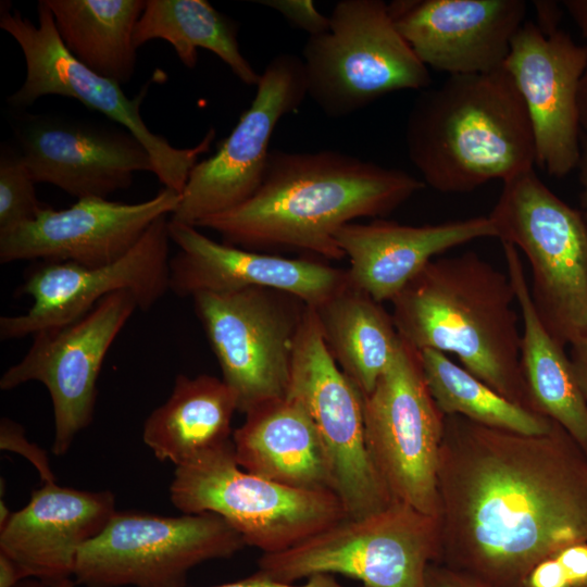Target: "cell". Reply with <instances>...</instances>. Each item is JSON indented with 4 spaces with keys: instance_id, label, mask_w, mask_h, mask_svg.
<instances>
[{
    "instance_id": "cell-1",
    "label": "cell",
    "mask_w": 587,
    "mask_h": 587,
    "mask_svg": "<svg viewBox=\"0 0 587 587\" xmlns=\"http://www.w3.org/2000/svg\"><path fill=\"white\" fill-rule=\"evenodd\" d=\"M438 494L439 563L499 587L587 542V455L555 422L526 435L445 415Z\"/></svg>"
},
{
    "instance_id": "cell-2",
    "label": "cell",
    "mask_w": 587,
    "mask_h": 587,
    "mask_svg": "<svg viewBox=\"0 0 587 587\" xmlns=\"http://www.w3.org/2000/svg\"><path fill=\"white\" fill-rule=\"evenodd\" d=\"M424 187L400 168L337 150H271L257 192L195 226L247 250L341 260L335 237L342 226L363 217L384 218Z\"/></svg>"
},
{
    "instance_id": "cell-3",
    "label": "cell",
    "mask_w": 587,
    "mask_h": 587,
    "mask_svg": "<svg viewBox=\"0 0 587 587\" xmlns=\"http://www.w3.org/2000/svg\"><path fill=\"white\" fill-rule=\"evenodd\" d=\"M514 303L508 273L466 251L429 261L391 300V315L399 336L419 351L454 354L499 395L537 412L522 370Z\"/></svg>"
},
{
    "instance_id": "cell-4",
    "label": "cell",
    "mask_w": 587,
    "mask_h": 587,
    "mask_svg": "<svg viewBox=\"0 0 587 587\" xmlns=\"http://www.w3.org/2000/svg\"><path fill=\"white\" fill-rule=\"evenodd\" d=\"M405 147L422 180L444 193L512 178L536 163L532 124L508 71L449 75L415 99Z\"/></svg>"
},
{
    "instance_id": "cell-5",
    "label": "cell",
    "mask_w": 587,
    "mask_h": 587,
    "mask_svg": "<svg viewBox=\"0 0 587 587\" xmlns=\"http://www.w3.org/2000/svg\"><path fill=\"white\" fill-rule=\"evenodd\" d=\"M497 238L521 251L532 271L530 296L563 348L587 335V223L534 168L503 182L488 215Z\"/></svg>"
},
{
    "instance_id": "cell-6",
    "label": "cell",
    "mask_w": 587,
    "mask_h": 587,
    "mask_svg": "<svg viewBox=\"0 0 587 587\" xmlns=\"http://www.w3.org/2000/svg\"><path fill=\"white\" fill-rule=\"evenodd\" d=\"M329 22L326 33L309 37L301 58L308 97L325 115L346 117L388 93L430 86L428 67L383 0H340Z\"/></svg>"
},
{
    "instance_id": "cell-7",
    "label": "cell",
    "mask_w": 587,
    "mask_h": 587,
    "mask_svg": "<svg viewBox=\"0 0 587 587\" xmlns=\"http://www.w3.org/2000/svg\"><path fill=\"white\" fill-rule=\"evenodd\" d=\"M170 499L184 514L222 516L263 553L290 549L348 517L330 490L291 488L241 469L233 439L176 466Z\"/></svg>"
},
{
    "instance_id": "cell-8",
    "label": "cell",
    "mask_w": 587,
    "mask_h": 587,
    "mask_svg": "<svg viewBox=\"0 0 587 587\" xmlns=\"http://www.w3.org/2000/svg\"><path fill=\"white\" fill-rule=\"evenodd\" d=\"M440 558L438 517L395 500L379 512L347 517L290 549L263 553L258 571L288 584L338 574L363 587H426V570Z\"/></svg>"
},
{
    "instance_id": "cell-9",
    "label": "cell",
    "mask_w": 587,
    "mask_h": 587,
    "mask_svg": "<svg viewBox=\"0 0 587 587\" xmlns=\"http://www.w3.org/2000/svg\"><path fill=\"white\" fill-rule=\"evenodd\" d=\"M37 17L35 24L1 3L0 27L17 42L26 63L24 83L8 102L14 108H26L49 95L78 100L132 133L148 150L159 182L182 195L200 155L210 150L215 129L210 128L193 147H174L151 132L140 114L150 82L135 98H128L120 84L89 70L66 50L43 0L37 4Z\"/></svg>"
},
{
    "instance_id": "cell-10",
    "label": "cell",
    "mask_w": 587,
    "mask_h": 587,
    "mask_svg": "<svg viewBox=\"0 0 587 587\" xmlns=\"http://www.w3.org/2000/svg\"><path fill=\"white\" fill-rule=\"evenodd\" d=\"M245 546L241 535L215 513L116 511L79 549L74 579L85 587H185L192 567L230 558Z\"/></svg>"
},
{
    "instance_id": "cell-11",
    "label": "cell",
    "mask_w": 587,
    "mask_h": 587,
    "mask_svg": "<svg viewBox=\"0 0 587 587\" xmlns=\"http://www.w3.org/2000/svg\"><path fill=\"white\" fill-rule=\"evenodd\" d=\"M365 444L394 500L438 517L445 414L433 399L420 352L400 337L376 386L363 395Z\"/></svg>"
},
{
    "instance_id": "cell-12",
    "label": "cell",
    "mask_w": 587,
    "mask_h": 587,
    "mask_svg": "<svg viewBox=\"0 0 587 587\" xmlns=\"http://www.w3.org/2000/svg\"><path fill=\"white\" fill-rule=\"evenodd\" d=\"M191 299L238 412L285 397L309 305L287 291L263 287L200 292Z\"/></svg>"
},
{
    "instance_id": "cell-13",
    "label": "cell",
    "mask_w": 587,
    "mask_h": 587,
    "mask_svg": "<svg viewBox=\"0 0 587 587\" xmlns=\"http://www.w3.org/2000/svg\"><path fill=\"white\" fill-rule=\"evenodd\" d=\"M287 394L310 413L348 519L379 512L395 501L366 448L363 395L329 354L312 307L296 338Z\"/></svg>"
},
{
    "instance_id": "cell-14",
    "label": "cell",
    "mask_w": 587,
    "mask_h": 587,
    "mask_svg": "<svg viewBox=\"0 0 587 587\" xmlns=\"http://www.w3.org/2000/svg\"><path fill=\"white\" fill-rule=\"evenodd\" d=\"M137 309L130 291L114 292L77 321L35 334L22 360L1 376V390L27 382L46 386L53 405L54 454H65L91 423L104 358Z\"/></svg>"
},
{
    "instance_id": "cell-15",
    "label": "cell",
    "mask_w": 587,
    "mask_h": 587,
    "mask_svg": "<svg viewBox=\"0 0 587 587\" xmlns=\"http://www.w3.org/2000/svg\"><path fill=\"white\" fill-rule=\"evenodd\" d=\"M307 96L302 59L292 53L275 55L261 73L257 93L233 132L213 155L191 170L171 220L195 226L250 199L263 182L277 123Z\"/></svg>"
},
{
    "instance_id": "cell-16",
    "label": "cell",
    "mask_w": 587,
    "mask_h": 587,
    "mask_svg": "<svg viewBox=\"0 0 587 587\" xmlns=\"http://www.w3.org/2000/svg\"><path fill=\"white\" fill-rule=\"evenodd\" d=\"M168 216L155 220L121 259L102 266L41 261L25 276L18 292L33 299L20 315L0 317V338L20 339L66 325L117 291H130L149 310L170 290Z\"/></svg>"
},
{
    "instance_id": "cell-17",
    "label": "cell",
    "mask_w": 587,
    "mask_h": 587,
    "mask_svg": "<svg viewBox=\"0 0 587 587\" xmlns=\"http://www.w3.org/2000/svg\"><path fill=\"white\" fill-rule=\"evenodd\" d=\"M180 195L163 188L139 203L78 199L71 207H45L32 221L0 233V262L40 260L102 266L124 257L151 224L172 215Z\"/></svg>"
},
{
    "instance_id": "cell-18",
    "label": "cell",
    "mask_w": 587,
    "mask_h": 587,
    "mask_svg": "<svg viewBox=\"0 0 587 587\" xmlns=\"http://www.w3.org/2000/svg\"><path fill=\"white\" fill-rule=\"evenodd\" d=\"M586 66V45L562 29L547 37L534 22L517 30L503 65L525 103L536 163L554 177L567 175L578 163V92Z\"/></svg>"
},
{
    "instance_id": "cell-19",
    "label": "cell",
    "mask_w": 587,
    "mask_h": 587,
    "mask_svg": "<svg viewBox=\"0 0 587 587\" xmlns=\"http://www.w3.org/2000/svg\"><path fill=\"white\" fill-rule=\"evenodd\" d=\"M16 136L36 184L54 185L77 200L108 199L129 188L135 173H154L148 150L127 129L29 115Z\"/></svg>"
},
{
    "instance_id": "cell-20",
    "label": "cell",
    "mask_w": 587,
    "mask_h": 587,
    "mask_svg": "<svg viewBox=\"0 0 587 587\" xmlns=\"http://www.w3.org/2000/svg\"><path fill=\"white\" fill-rule=\"evenodd\" d=\"M168 234L178 249L170 259L168 287L178 297L263 287L287 291L314 308L349 280L347 268L218 242L171 217Z\"/></svg>"
},
{
    "instance_id": "cell-21",
    "label": "cell",
    "mask_w": 587,
    "mask_h": 587,
    "mask_svg": "<svg viewBox=\"0 0 587 587\" xmlns=\"http://www.w3.org/2000/svg\"><path fill=\"white\" fill-rule=\"evenodd\" d=\"M402 37L426 65L449 75L503 67L524 24V0H403L388 4Z\"/></svg>"
},
{
    "instance_id": "cell-22",
    "label": "cell",
    "mask_w": 587,
    "mask_h": 587,
    "mask_svg": "<svg viewBox=\"0 0 587 587\" xmlns=\"http://www.w3.org/2000/svg\"><path fill=\"white\" fill-rule=\"evenodd\" d=\"M115 512L109 490H78L47 480L0 527V552L46 587H75L79 549L102 532Z\"/></svg>"
},
{
    "instance_id": "cell-23",
    "label": "cell",
    "mask_w": 587,
    "mask_h": 587,
    "mask_svg": "<svg viewBox=\"0 0 587 587\" xmlns=\"http://www.w3.org/2000/svg\"><path fill=\"white\" fill-rule=\"evenodd\" d=\"M497 238L489 216L448 221L421 226L374 218L352 222L336 234L349 260L353 285L376 301H390L437 255L480 238Z\"/></svg>"
},
{
    "instance_id": "cell-24",
    "label": "cell",
    "mask_w": 587,
    "mask_h": 587,
    "mask_svg": "<svg viewBox=\"0 0 587 587\" xmlns=\"http://www.w3.org/2000/svg\"><path fill=\"white\" fill-rule=\"evenodd\" d=\"M245 415L232 437L241 469L291 488L334 492L322 440L300 399L287 394Z\"/></svg>"
},
{
    "instance_id": "cell-25",
    "label": "cell",
    "mask_w": 587,
    "mask_h": 587,
    "mask_svg": "<svg viewBox=\"0 0 587 587\" xmlns=\"http://www.w3.org/2000/svg\"><path fill=\"white\" fill-rule=\"evenodd\" d=\"M522 322L521 364L535 410L560 425L587 455V400L570 357L541 323L520 251L501 242Z\"/></svg>"
},
{
    "instance_id": "cell-26",
    "label": "cell",
    "mask_w": 587,
    "mask_h": 587,
    "mask_svg": "<svg viewBox=\"0 0 587 587\" xmlns=\"http://www.w3.org/2000/svg\"><path fill=\"white\" fill-rule=\"evenodd\" d=\"M234 391L208 374L177 375L168 399L143 424V442L160 461L185 465L232 440Z\"/></svg>"
},
{
    "instance_id": "cell-27",
    "label": "cell",
    "mask_w": 587,
    "mask_h": 587,
    "mask_svg": "<svg viewBox=\"0 0 587 587\" xmlns=\"http://www.w3.org/2000/svg\"><path fill=\"white\" fill-rule=\"evenodd\" d=\"M313 310L329 354L362 395H369L400 344L391 313L350 278Z\"/></svg>"
},
{
    "instance_id": "cell-28",
    "label": "cell",
    "mask_w": 587,
    "mask_h": 587,
    "mask_svg": "<svg viewBox=\"0 0 587 587\" xmlns=\"http://www.w3.org/2000/svg\"><path fill=\"white\" fill-rule=\"evenodd\" d=\"M66 50L120 85L136 68L134 34L146 0H43Z\"/></svg>"
},
{
    "instance_id": "cell-29",
    "label": "cell",
    "mask_w": 587,
    "mask_h": 587,
    "mask_svg": "<svg viewBox=\"0 0 587 587\" xmlns=\"http://www.w3.org/2000/svg\"><path fill=\"white\" fill-rule=\"evenodd\" d=\"M238 26L207 0H146L134 42L138 49L150 40L168 42L188 68L198 63V49L218 57L248 86H258V74L240 51Z\"/></svg>"
},
{
    "instance_id": "cell-30",
    "label": "cell",
    "mask_w": 587,
    "mask_h": 587,
    "mask_svg": "<svg viewBox=\"0 0 587 587\" xmlns=\"http://www.w3.org/2000/svg\"><path fill=\"white\" fill-rule=\"evenodd\" d=\"M419 352L429 392L445 415H460L485 426L526 435L551 429L552 420L502 397L446 353L433 349Z\"/></svg>"
},
{
    "instance_id": "cell-31",
    "label": "cell",
    "mask_w": 587,
    "mask_h": 587,
    "mask_svg": "<svg viewBox=\"0 0 587 587\" xmlns=\"http://www.w3.org/2000/svg\"><path fill=\"white\" fill-rule=\"evenodd\" d=\"M20 151L2 146L0 153V233L34 220L47 207L36 195Z\"/></svg>"
},
{
    "instance_id": "cell-32",
    "label": "cell",
    "mask_w": 587,
    "mask_h": 587,
    "mask_svg": "<svg viewBox=\"0 0 587 587\" xmlns=\"http://www.w3.org/2000/svg\"><path fill=\"white\" fill-rule=\"evenodd\" d=\"M263 4L283 15L292 26L317 36L329 29V16L319 12L312 0H262Z\"/></svg>"
},
{
    "instance_id": "cell-33",
    "label": "cell",
    "mask_w": 587,
    "mask_h": 587,
    "mask_svg": "<svg viewBox=\"0 0 587 587\" xmlns=\"http://www.w3.org/2000/svg\"><path fill=\"white\" fill-rule=\"evenodd\" d=\"M0 434L2 449H16L33 461L45 482L54 480L45 453L26 440L22 426L9 419H2Z\"/></svg>"
},
{
    "instance_id": "cell-34",
    "label": "cell",
    "mask_w": 587,
    "mask_h": 587,
    "mask_svg": "<svg viewBox=\"0 0 587 587\" xmlns=\"http://www.w3.org/2000/svg\"><path fill=\"white\" fill-rule=\"evenodd\" d=\"M426 587H499L469 572L448 566L442 563H432L425 573Z\"/></svg>"
},
{
    "instance_id": "cell-35",
    "label": "cell",
    "mask_w": 587,
    "mask_h": 587,
    "mask_svg": "<svg viewBox=\"0 0 587 587\" xmlns=\"http://www.w3.org/2000/svg\"><path fill=\"white\" fill-rule=\"evenodd\" d=\"M571 587H587V542L570 545L555 554Z\"/></svg>"
},
{
    "instance_id": "cell-36",
    "label": "cell",
    "mask_w": 587,
    "mask_h": 587,
    "mask_svg": "<svg viewBox=\"0 0 587 587\" xmlns=\"http://www.w3.org/2000/svg\"><path fill=\"white\" fill-rule=\"evenodd\" d=\"M525 587H571V585L561 563L554 555H550L530 570Z\"/></svg>"
},
{
    "instance_id": "cell-37",
    "label": "cell",
    "mask_w": 587,
    "mask_h": 587,
    "mask_svg": "<svg viewBox=\"0 0 587 587\" xmlns=\"http://www.w3.org/2000/svg\"><path fill=\"white\" fill-rule=\"evenodd\" d=\"M212 587H342L337 584L332 575H316L308 578L304 584H288L278 580H274L264 575L260 571H257L251 576L246 578L230 582Z\"/></svg>"
},
{
    "instance_id": "cell-38",
    "label": "cell",
    "mask_w": 587,
    "mask_h": 587,
    "mask_svg": "<svg viewBox=\"0 0 587 587\" xmlns=\"http://www.w3.org/2000/svg\"><path fill=\"white\" fill-rule=\"evenodd\" d=\"M536 14V26L545 36H551L560 30L559 25L563 16L562 3L553 0L532 1Z\"/></svg>"
},
{
    "instance_id": "cell-39",
    "label": "cell",
    "mask_w": 587,
    "mask_h": 587,
    "mask_svg": "<svg viewBox=\"0 0 587 587\" xmlns=\"http://www.w3.org/2000/svg\"><path fill=\"white\" fill-rule=\"evenodd\" d=\"M570 360L577 383L587 400V335L570 346Z\"/></svg>"
},
{
    "instance_id": "cell-40",
    "label": "cell",
    "mask_w": 587,
    "mask_h": 587,
    "mask_svg": "<svg viewBox=\"0 0 587 587\" xmlns=\"http://www.w3.org/2000/svg\"><path fill=\"white\" fill-rule=\"evenodd\" d=\"M27 578L26 573L15 561L0 552V587H16Z\"/></svg>"
},
{
    "instance_id": "cell-41",
    "label": "cell",
    "mask_w": 587,
    "mask_h": 587,
    "mask_svg": "<svg viewBox=\"0 0 587 587\" xmlns=\"http://www.w3.org/2000/svg\"><path fill=\"white\" fill-rule=\"evenodd\" d=\"M578 171L579 191V211L587 223V138L580 146V154L576 166Z\"/></svg>"
},
{
    "instance_id": "cell-42",
    "label": "cell",
    "mask_w": 587,
    "mask_h": 587,
    "mask_svg": "<svg viewBox=\"0 0 587 587\" xmlns=\"http://www.w3.org/2000/svg\"><path fill=\"white\" fill-rule=\"evenodd\" d=\"M561 3L578 27L582 36L587 38V0H564Z\"/></svg>"
},
{
    "instance_id": "cell-43",
    "label": "cell",
    "mask_w": 587,
    "mask_h": 587,
    "mask_svg": "<svg viewBox=\"0 0 587 587\" xmlns=\"http://www.w3.org/2000/svg\"><path fill=\"white\" fill-rule=\"evenodd\" d=\"M580 127L587 132V66L580 80L578 92Z\"/></svg>"
},
{
    "instance_id": "cell-44",
    "label": "cell",
    "mask_w": 587,
    "mask_h": 587,
    "mask_svg": "<svg viewBox=\"0 0 587 587\" xmlns=\"http://www.w3.org/2000/svg\"><path fill=\"white\" fill-rule=\"evenodd\" d=\"M16 587H46L41 582L35 578L24 579Z\"/></svg>"
}]
</instances>
